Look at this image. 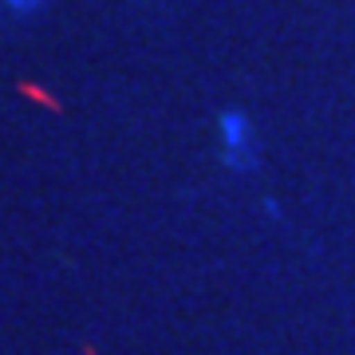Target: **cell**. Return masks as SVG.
<instances>
[{"instance_id":"1","label":"cell","mask_w":355,"mask_h":355,"mask_svg":"<svg viewBox=\"0 0 355 355\" xmlns=\"http://www.w3.org/2000/svg\"><path fill=\"white\" fill-rule=\"evenodd\" d=\"M217 142H221V162L233 174H253L261 162V139H257L253 119L245 111H221L217 119Z\"/></svg>"},{"instance_id":"2","label":"cell","mask_w":355,"mask_h":355,"mask_svg":"<svg viewBox=\"0 0 355 355\" xmlns=\"http://www.w3.org/2000/svg\"><path fill=\"white\" fill-rule=\"evenodd\" d=\"M12 12H28V8H36V4H44V0H4Z\"/></svg>"}]
</instances>
